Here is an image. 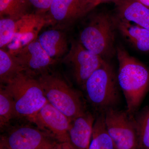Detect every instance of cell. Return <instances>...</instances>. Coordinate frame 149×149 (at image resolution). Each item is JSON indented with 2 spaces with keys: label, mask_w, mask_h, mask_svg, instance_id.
<instances>
[{
  "label": "cell",
  "mask_w": 149,
  "mask_h": 149,
  "mask_svg": "<svg viewBox=\"0 0 149 149\" xmlns=\"http://www.w3.org/2000/svg\"><path fill=\"white\" fill-rule=\"evenodd\" d=\"M116 54L118 85L125 98L126 111L134 115L149 90V70L121 46L116 47Z\"/></svg>",
  "instance_id": "1"
},
{
  "label": "cell",
  "mask_w": 149,
  "mask_h": 149,
  "mask_svg": "<svg viewBox=\"0 0 149 149\" xmlns=\"http://www.w3.org/2000/svg\"><path fill=\"white\" fill-rule=\"evenodd\" d=\"M4 87L13 99L15 117L30 121L48 102L38 79L24 72Z\"/></svg>",
  "instance_id": "2"
},
{
  "label": "cell",
  "mask_w": 149,
  "mask_h": 149,
  "mask_svg": "<svg viewBox=\"0 0 149 149\" xmlns=\"http://www.w3.org/2000/svg\"><path fill=\"white\" fill-rule=\"evenodd\" d=\"M115 28L113 17L104 13L96 14L80 32L79 42L88 50L106 60L116 54Z\"/></svg>",
  "instance_id": "3"
},
{
  "label": "cell",
  "mask_w": 149,
  "mask_h": 149,
  "mask_svg": "<svg viewBox=\"0 0 149 149\" xmlns=\"http://www.w3.org/2000/svg\"><path fill=\"white\" fill-rule=\"evenodd\" d=\"M38 80L48 102L70 120L85 111L79 93L61 77L47 72L40 75Z\"/></svg>",
  "instance_id": "4"
},
{
  "label": "cell",
  "mask_w": 149,
  "mask_h": 149,
  "mask_svg": "<svg viewBox=\"0 0 149 149\" xmlns=\"http://www.w3.org/2000/svg\"><path fill=\"white\" fill-rule=\"evenodd\" d=\"M118 87L113 67L106 60L88 78L83 89L91 104L103 112L117 103Z\"/></svg>",
  "instance_id": "5"
},
{
  "label": "cell",
  "mask_w": 149,
  "mask_h": 149,
  "mask_svg": "<svg viewBox=\"0 0 149 149\" xmlns=\"http://www.w3.org/2000/svg\"><path fill=\"white\" fill-rule=\"evenodd\" d=\"M107 130L116 149H139L134 115L110 108L103 112Z\"/></svg>",
  "instance_id": "6"
},
{
  "label": "cell",
  "mask_w": 149,
  "mask_h": 149,
  "mask_svg": "<svg viewBox=\"0 0 149 149\" xmlns=\"http://www.w3.org/2000/svg\"><path fill=\"white\" fill-rule=\"evenodd\" d=\"M106 60L87 49L79 40L71 42L63 59V62L71 68L74 80L83 89L88 78Z\"/></svg>",
  "instance_id": "7"
},
{
  "label": "cell",
  "mask_w": 149,
  "mask_h": 149,
  "mask_svg": "<svg viewBox=\"0 0 149 149\" xmlns=\"http://www.w3.org/2000/svg\"><path fill=\"white\" fill-rule=\"evenodd\" d=\"M5 136L11 149H51L59 143L45 131L29 125L14 128Z\"/></svg>",
  "instance_id": "8"
},
{
  "label": "cell",
  "mask_w": 149,
  "mask_h": 149,
  "mask_svg": "<svg viewBox=\"0 0 149 149\" xmlns=\"http://www.w3.org/2000/svg\"><path fill=\"white\" fill-rule=\"evenodd\" d=\"M48 24L50 22L48 17L38 13H28L16 20L15 32L6 47L8 51L15 54L37 40L41 29Z\"/></svg>",
  "instance_id": "9"
},
{
  "label": "cell",
  "mask_w": 149,
  "mask_h": 149,
  "mask_svg": "<svg viewBox=\"0 0 149 149\" xmlns=\"http://www.w3.org/2000/svg\"><path fill=\"white\" fill-rule=\"evenodd\" d=\"M30 121L59 143L70 142L68 131L71 120L48 102Z\"/></svg>",
  "instance_id": "10"
},
{
  "label": "cell",
  "mask_w": 149,
  "mask_h": 149,
  "mask_svg": "<svg viewBox=\"0 0 149 149\" xmlns=\"http://www.w3.org/2000/svg\"><path fill=\"white\" fill-rule=\"evenodd\" d=\"M13 54L16 56L23 72L34 77L49 72L57 62L48 55L37 39Z\"/></svg>",
  "instance_id": "11"
},
{
  "label": "cell",
  "mask_w": 149,
  "mask_h": 149,
  "mask_svg": "<svg viewBox=\"0 0 149 149\" xmlns=\"http://www.w3.org/2000/svg\"><path fill=\"white\" fill-rule=\"evenodd\" d=\"M95 119L92 113L85 111L70 121V143L76 149H89Z\"/></svg>",
  "instance_id": "12"
},
{
  "label": "cell",
  "mask_w": 149,
  "mask_h": 149,
  "mask_svg": "<svg viewBox=\"0 0 149 149\" xmlns=\"http://www.w3.org/2000/svg\"><path fill=\"white\" fill-rule=\"evenodd\" d=\"M80 7L81 0H54L49 11L50 24L64 28L80 17Z\"/></svg>",
  "instance_id": "13"
},
{
  "label": "cell",
  "mask_w": 149,
  "mask_h": 149,
  "mask_svg": "<svg viewBox=\"0 0 149 149\" xmlns=\"http://www.w3.org/2000/svg\"><path fill=\"white\" fill-rule=\"evenodd\" d=\"M116 28L138 50L149 52V30L116 16L113 17Z\"/></svg>",
  "instance_id": "14"
},
{
  "label": "cell",
  "mask_w": 149,
  "mask_h": 149,
  "mask_svg": "<svg viewBox=\"0 0 149 149\" xmlns=\"http://www.w3.org/2000/svg\"><path fill=\"white\" fill-rule=\"evenodd\" d=\"M117 16L149 30V8L136 0H119L115 2Z\"/></svg>",
  "instance_id": "15"
},
{
  "label": "cell",
  "mask_w": 149,
  "mask_h": 149,
  "mask_svg": "<svg viewBox=\"0 0 149 149\" xmlns=\"http://www.w3.org/2000/svg\"><path fill=\"white\" fill-rule=\"evenodd\" d=\"M37 40L48 55L56 60L65 56L69 51L66 35L58 29L44 31Z\"/></svg>",
  "instance_id": "16"
},
{
  "label": "cell",
  "mask_w": 149,
  "mask_h": 149,
  "mask_svg": "<svg viewBox=\"0 0 149 149\" xmlns=\"http://www.w3.org/2000/svg\"><path fill=\"white\" fill-rule=\"evenodd\" d=\"M23 72V68L14 55L4 49H0V81L6 85L17 75Z\"/></svg>",
  "instance_id": "17"
},
{
  "label": "cell",
  "mask_w": 149,
  "mask_h": 149,
  "mask_svg": "<svg viewBox=\"0 0 149 149\" xmlns=\"http://www.w3.org/2000/svg\"><path fill=\"white\" fill-rule=\"evenodd\" d=\"M89 149H116L107 130L103 112L95 120Z\"/></svg>",
  "instance_id": "18"
},
{
  "label": "cell",
  "mask_w": 149,
  "mask_h": 149,
  "mask_svg": "<svg viewBox=\"0 0 149 149\" xmlns=\"http://www.w3.org/2000/svg\"><path fill=\"white\" fill-rule=\"evenodd\" d=\"M30 6L28 0H0L1 17L6 16L17 20L27 14Z\"/></svg>",
  "instance_id": "19"
},
{
  "label": "cell",
  "mask_w": 149,
  "mask_h": 149,
  "mask_svg": "<svg viewBox=\"0 0 149 149\" xmlns=\"http://www.w3.org/2000/svg\"><path fill=\"white\" fill-rule=\"evenodd\" d=\"M0 88V127L4 128L15 117V107L12 97L4 86Z\"/></svg>",
  "instance_id": "20"
},
{
  "label": "cell",
  "mask_w": 149,
  "mask_h": 149,
  "mask_svg": "<svg viewBox=\"0 0 149 149\" xmlns=\"http://www.w3.org/2000/svg\"><path fill=\"white\" fill-rule=\"evenodd\" d=\"M136 120L139 149H149V106L134 116Z\"/></svg>",
  "instance_id": "21"
},
{
  "label": "cell",
  "mask_w": 149,
  "mask_h": 149,
  "mask_svg": "<svg viewBox=\"0 0 149 149\" xmlns=\"http://www.w3.org/2000/svg\"><path fill=\"white\" fill-rule=\"evenodd\" d=\"M16 20L8 17L0 20V47L4 49L10 42L15 32Z\"/></svg>",
  "instance_id": "22"
},
{
  "label": "cell",
  "mask_w": 149,
  "mask_h": 149,
  "mask_svg": "<svg viewBox=\"0 0 149 149\" xmlns=\"http://www.w3.org/2000/svg\"><path fill=\"white\" fill-rule=\"evenodd\" d=\"M118 1L119 0H81L80 17L84 16L100 4L109 1L116 2Z\"/></svg>",
  "instance_id": "23"
},
{
  "label": "cell",
  "mask_w": 149,
  "mask_h": 149,
  "mask_svg": "<svg viewBox=\"0 0 149 149\" xmlns=\"http://www.w3.org/2000/svg\"><path fill=\"white\" fill-rule=\"evenodd\" d=\"M54 0H28L30 5L34 6L38 10V13L49 11Z\"/></svg>",
  "instance_id": "24"
},
{
  "label": "cell",
  "mask_w": 149,
  "mask_h": 149,
  "mask_svg": "<svg viewBox=\"0 0 149 149\" xmlns=\"http://www.w3.org/2000/svg\"><path fill=\"white\" fill-rule=\"evenodd\" d=\"M0 149H11L7 142L5 136H1L0 140Z\"/></svg>",
  "instance_id": "25"
},
{
  "label": "cell",
  "mask_w": 149,
  "mask_h": 149,
  "mask_svg": "<svg viewBox=\"0 0 149 149\" xmlns=\"http://www.w3.org/2000/svg\"><path fill=\"white\" fill-rule=\"evenodd\" d=\"M62 149H76L70 142L61 143Z\"/></svg>",
  "instance_id": "26"
},
{
  "label": "cell",
  "mask_w": 149,
  "mask_h": 149,
  "mask_svg": "<svg viewBox=\"0 0 149 149\" xmlns=\"http://www.w3.org/2000/svg\"><path fill=\"white\" fill-rule=\"evenodd\" d=\"M149 8V0H136Z\"/></svg>",
  "instance_id": "27"
},
{
  "label": "cell",
  "mask_w": 149,
  "mask_h": 149,
  "mask_svg": "<svg viewBox=\"0 0 149 149\" xmlns=\"http://www.w3.org/2000/svg\"><path fill=\"white\" fill-rule=\"evenodd\" d=\"M51 149H62L61 143H58L55 146Z\"/></svg>",
  "instance_id": "28"
}]
</instances>
